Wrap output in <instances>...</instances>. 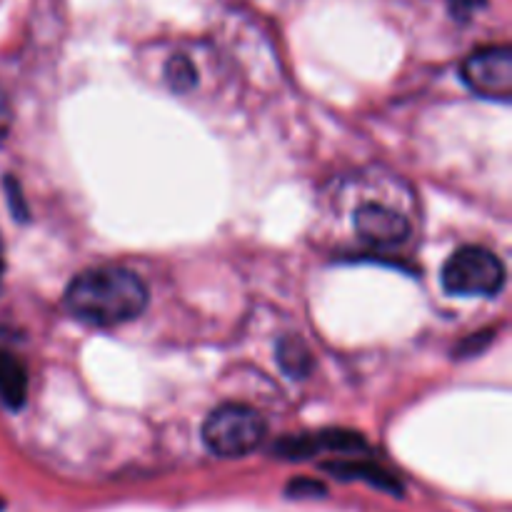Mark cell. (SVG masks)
Instances as JSON below:
<instances>
[{"label": "cell", "mask_w": 512, "mask_h": 512, "mask_svg": "<svg viewBox=\"0 0 512 512\" xmlns=\"http://www.w3.org/2000/svg\"><path fill=\"white\" fill-rule=\"evenodd\" d=\"M65 310L93 328H113L138 318L148 305V288L130 270L105 265L80 273L65 290Z\"/></svg>", "instance_id": "1"}, {"label": "cell", "mask_w": 512, "mask_h": 512, "mask_svg": "<svg viewBox=\"0 0 512 512\" xmlns=\"http://www.w3.org/2000/svg\"><path fill=\"white\" fill-rule=\"evenodd\" d=\"M268 425L258 410L228 403L215 408L203 423V443L220 458H243L265 440Z\"/></svg>", "instance_id": "2"}, {"label": "cell", "mask_w": 512, "mask_h": 512, "mask_svg": "<svg viewBox=\"0 0 512 512\" xmlns=\"http://www.w3.org/2000/svg\"><path fill=\"white\" fill-rule=\"evenodd\" d=\"M505 285V265L493 250L465 245L443 268V288L460 298H493Z\"/></svg>", "instance_id": "3"}, {"label": "cell", "mask_w": 512, "mask_h": 512, "mask_svg": "<svg viewBox=\"0 0 512 512\" xmlns=\"http://www.w3.org/2000/svg\"><path fill=\"white\" fill-rule=\"evenodd\" d=\"M460 75L480 98L508 103L512 98V50L508 45L475 50L463 60Z\"/></svg>", "instance_id": "4"}, {"label": "cell", "mask_w": 512, "mask_h": 512, "mask_svg": "<svg viewBox=\"0 0 512 512\" xmlns=\"http://www.w3.org/2000/svg\"><path fill=\"white\" fill-rule=\"evenodd\" d=\"M353 228L363 243L373 248H395L410 238V220L403 210L388 203H363L353 213Z\"/></svg>", "instance_id": "5"}, {"label": "cell", "mask_w": 512, "mask_h": 512, "mask_svg": "<svg viewBox=\"0 0 512 512\" xmlns=\"http://www.w3.org/2000/svg\"><path fill=\"white\" fill-rule=\"evenodd\" d=\"M330 450V453H360L365 450L363 435L353 430H323L315 435H303V438H285L275 448V453L283 455L285 460H305L313 455Z\"/></svg>", "instance_id": "6"}, {"label": "cell", "mask_w": 512, "mask_h": 512, "mask_svg": "<svg viewBox=\"0 0 512 512\" xmlns=\"http://www.w3.org/2000/svg\"><path fill=\"white\" fill-rule=\"evenodd\" d=\"M325 473L335 475L338 480H363V483L373 485L375 490H383L390 495H403V485L380 465L370 463V460H333V463L323 465Z\"/></svg>", "instance_id": "7"}, {"label": "cell", "mask_w": 512, "mask_h": 512, "mask_svg": "<svg viewBox=\"0 0 512 512\" xmlns=\"http://www.w3.org/2000/svg\"><path fill=\"white\" fill-rule=\"evenodd\" d=\"M28 398V368L13 350L0 345V403L18 410Z\"/></svg>", "instance_id": "8"}, {"label": "cell", "mask_w": 512, "mask_h": 512, "mask_svg": "<svg viewBox=\"0 0 512 512\" xmlns=\"http://www.w3.org/2000/svg\"><path fill=\"white\" fill-rule=\"evenodd\" d=\"M275 355H278V363L290 378H305L313 368V355H310L308 345L298 338V335H288L278 343L275 348Z\"/></svg>", "instance_id": "9"}, {"label": "cell", "mask_w": 512, "mask_h": 512, "mask_svg": "<svg viewBox=\"0 0 512 512\" xmlns=\"http://www.w3.org/2000/svg\"><path fill=\"white\" fill-rule=\"evenodd\" d=\"M165 80H168V85L175 93H188L195 85V80H198V73H195V65L190 63V58H185V55H173V58L165 63Z\"/></svg>", "instance_id": "10"}, {"label": "cell", "mask_w": 512, "mask_h": 512, "mask_svg": "<svg viewBox=\"0 0 512 512\" xmlns=\"http://www.w3.org/2000/svg\"><path fill=\"white\" fill-rule=\"evenodd\" d=\"M285 495L295 500H303V498H325L328 495V488L323 483L313 478H298L285 488Z\"/></svg>", "instance_id": "11"}, {"label": "cell", "mask_w": 512, "mask_h": 512, "mask_svg": "<svg viewBox=\"0 0 512 512\" xmlns=\"http://www.w3.org/2000/svg\"><path fill=\"white\" fill-rule=\"evenodd\" d=\"M493 338H495L493 330H485V333L470 335L468 340H463V343H460V348L455 350V355H458V358H470V355H475V353H480V350L488 348L490 340H493Z\"/></svg>", "instance_id": "12"}, {"label": "cell", "mask_w": 512, "mask_h": 512, "mask_svg": "<svg viewBox=\"0 0 512 512\" xmlns=\"http://www.w3.org/2000/svg\"><path fill=\"white\" fill-rule=\"evenodd\" d=\"M5 190H8V203H10V210H13L15 218L28 220V208H25L18 183H15L13 178H8V180H5Z\"/></svg>", "instance_id": "13"}, {"label": "cell", "mask_w": 512, "mask_h": 512, "mask_svg": "<svg viewBox=\"0 0 512 512\" xmlns=\"http://www.w3.org/2000/svg\"><path fill=\"white\" fill-rule=\"evenodd\" d=\"M448 3H450V10H453L458 18H468V15H473L475 10L485 8L488 0H448Z\"/></svg>", "instance_id": "14"}, {"label": "cell", "mask_w": 512, "mask_h": 512, "mask_svg": "<svg viewBox=\"0 0 512 512\" xmlns=\"http://www.w3.org/2000/svg\"><path fill=\"white\" fill-rule=\"evenodd\" d=\"M10 125H13V110H10V103L8 98H5V93L0 90V145H3L5 138H8Z\"/></svg>", "instance_id": "15"}, {"label": "cell", "mask_w": 512, "mask_h": 512, "mask_svg": "<svg viewBox=\"0 0 512 512\" xmlns=\"http://www.w3.org/2000/svg\"><path fill=\"white\" fill-rule=\"evenodd\" d=\"M0 270H3V245H0Z\"/></svg>", "instance_id": "16"}, {"label": "cell", "mask_w": 512, "mask_h": 512, "mask_svg": "<svg viewBox=\"0 0 512 512\" xmlns=\"http://www.w3.org/2000/svg\"><path fill=\"white\" fill-rule=\"evenodd\" d=\"M3 508H5V503H3V500H0V512H3Z\"/></svg>", "instance_id": "17"}]
</instances>
